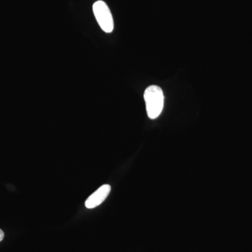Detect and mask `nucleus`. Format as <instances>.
Masks as SVG:
<instances>
[{"label":"nucleus","mask_w":252,"mask_h":252,"mask_svg":"<svg viewBox=\"0 0 252 252\" xmlns=\"http://www.w3.org/2000/svg\"><path fill=\"white\" fill-rule=\"evenodd\" d=\"M144 101L147 107V114L151 119H155L159 117L164 105V94L159 86H149L144 94Z\"/></svg>","instance_id":"obj_1"},{"label":"nucleus","mask_w":252,"mask_h":252,"mask_svg":"<svg viewBox=\"0 0 252 252\" xmlns=\"http://www.w3.org/2000/svg\"><path fill=\"white\" fill-rule=\"evenodd\" d=\"M93 10L99 27L105 32H112L114 31V20L107 4L102 0H99L94 3Z\"/></svg>","instance_id":"obj_2"},{"label":"nucleus","mask_w":252,"mask_h":252,"mask_svg":"<svg viewBox=\"0 0 252 252\" xmlns=\"http://www.w3.org/2000/svg\"><path fill=\"white\" fill-rule=\"evenodd\" d=\"M111 187L109 185H104L99 187L96 191L86 200L85 205L88 209H93L103 203L104 200L107 198L110 193Z\"/></svg>","instance_id":"obj_3"},{"label":"nucleus","mask_w":252,"mask_h":252,"mask_svg":"<svg viewBox=\"0 0 252 252\" xmlns=\"http://www.w3.org/2000/svg\"><path fill=\"white\" fill-rule=\"evenodd\" d=\"M4 233L1 229H0V242L4 239Z\"/></svg>","instance_id":"obj_4"}]
</instances>
